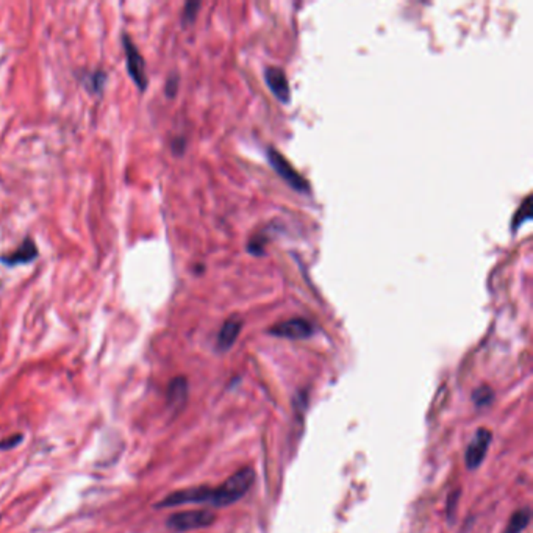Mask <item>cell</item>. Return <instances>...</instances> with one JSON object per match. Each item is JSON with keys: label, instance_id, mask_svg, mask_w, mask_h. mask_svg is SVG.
<instances>
[{"label": "cell", "instance_id": "obj_1", "mask_svg": "<svg viewBox=\"0 0 533 533\" xmlns=\"http://www.w3.org/2000/svg\"><path fill=\"white\" fill-rule=\"evenodd\" d=\"M255 482V472L250 467H242L225 480L221 487L213 488L209 505L216 508H224L237 504L244 497Z\"/></svg>", "mask_w": 533, "mask_h": 533}, {"label": "cell", "instance_id": "obj_2", "mask_svg": "<svg viewBox=\"0 0 533 533\" xmlns=\"http://www.w3.org/2000/svg\"><path fill=\"white\" fill-rule=\"evenodd\" d=\"M214 519V513L208 510H188L169 516L166 526L172 532H188L212 526Z\"/></svg>", "mask_w": 533, "mask_h": 533}, {"label": "cell", "instance_id": "obj_3", "mask_svg": "<svg viewBox=\"0 0 533 533\" xmlns=\"http://www.w3.org/2000/svg\"><path fill=\"white\" fill-rule=\"evenodd\" d=\"M123 46H124V52H125V58H127V72L130 78L133 80V83L138 86V90L141 93L145 91V88L149 85V78L145 76V60L138 51V47L135 46L132 41V38L127 33L123 35Z\"/></svg>", "mask_w": 533, "mask_h": 533}, {"label": "cell", "instance_id": "obj_4", "mask_svg": "<svg viewBox=\"0 0 533 533\" xmlns=\"http://www.w3.org/2000/svg\"><path fill=\"white\" fill-rule=\"evenodd\" d=\"M268 160H269V165L274 167V171H276L294 191L297 192L310 191L309 182H306L304 177L289 165V161L284 155H280L276 149H272V148L268 149Z\"/></svg>", "mask_w": 533, "mask_h": 533}, {"label": "cell", "instance_id": "obj_5", "mask_svg": "<svg viewBox=\"0 0 533 533\" xmlns=\"http://www.w3.org/2000/svg\"><path fill=\"white\" fill-rule=\"evenodd\" d=\"M213 488L209 487H194L171 492L166 499L161 500L155 507L157 508H169V507H179L187 504H209L212 500Z\"/></svg>", "mask_w": 533, "mask_h": 533}, {"label": "cell", "instance_id": "obj_6", "mask_svg": "<svg viewBox=\"0 0 533 533\" xmlns=\"http://www.w3.org/2000/svg\"><path fill=\"white\" fill-rule=\"evenodd\" d=\"M492 440V433L487 429H479L475 432L474 438L471 440L470 446L466 449L465 454V462L466 467L471 471H475L477 467L483 463L485 457H487V452L490 449V444Z\"/></svg>", "mask_w": 533, "mask_h": 533}, {"label": "cell", "instance_id": "obj_7", "mask_svg": "<svg viewBox=\"0 0 533 533\" xmlns=\"http://www.w3.org/2000/svg\"><path fill=\"white\" fill-rule=\"evenodd\" d=\"M314 332L311 322L304 318H293L284 322H279L277 326L269 328V333L279 338L288 339H306L310 338Z\"/></svg>", "mask_w": 533, "mask_h": 533}, {"label": "cell", "instance_id": "obj_8", "mask_svg": "<svg viewBox=\"0 0 533 533\" xmlns=\"http://www.w3.org/2000/svg\"><path fill=\"white\" fill-rule=\"evenodd\" d=\"M38 255H39V252H38L36 242L31 239L30 237H26L18 249L13 250V252H10V254H5V255L0 257V263L13 268V266L31 263L33 260H36Z\"/></svg>", "mask_w": 533, "mask_h": 533}, {"label": "cell", "instance_id": "obj_9", "mask_svg": "<svg viewBox=\"0 0 533 533\" xmlns=\"http://www.w3.org/2000/svg\"><path fill=\"white\" fill-rule=\"evenodd\" d=\"M264 80L272 94L277 97L280 102L288 103L291 99L289 82L285 76V72L279 68H266L264 69Z\"/></svg>", "mask_w": 533, "mask_h": 533}, {"label": "cell", "instance_id": "obj_10", "mask_svg": "<svg viewBox=\"0 0 533 533\" xmlns=\"http://www.w3.org/2000/svg\"><path fill=\"white\" fill-rule=\"evenodd\" d=\"M242 328V321L239 318H230L222 324L216 338V349L219 352H227L237 343Z\"/></svg>", "mask_w": 533, "mask_h": 533}, {"label": "cell", "instance_id": "obj_11", "mask_svg": "<svg viewBox=\"0 0 533 533\" xmlns=\"http://www.w3.org/2000/svg\"><path fill=\"white\" fill-rule=\"evenodd\" d=\"M167 405L171 408H180L188 399V382L185 377H175L167 386Z\"/></svg>", "mask_w": 533, "mask_h": 533}, {"label": "cell", "instance_id": "obj_12", "mask_svg": "<svg viewBox=\"0 0 533 533\" xmlns=\"http://www.w3.org/2000/svg\"><path fill=\"white\" fill-rule=\"evenodd\" d=\"M530 519H532L530 508L529 507L521 508V510L514 512L512 514L510 522H508V526H507L504 533H522L524 530L527 529V526L530 524Z\"/></svg>", "mask_w": 533, "mask_h": 533}, {"label": "cell", "instance_id": "obj_13", "mask_svg": "<svg viewBox=\"0 0 533 533\" xmlns=\"http://www.w3.org/2000/svg\"><path fill=\"white\" fill-rule=\"evenodd\" d=\"M82 82L86 86L88 91H91L94 94H100L103 91L105 82H107V74L103 71H93L88 72L82 77Z\"/></svg>", "mask_w": 533, "mask_h": 533}, {"label": "cell", "instance_id": "obj_14", "mask_svg": "<svg viewBox=\"0 0 533 533\" xmlns=\"http://www.w3.org/2000/svg\"><path fill=\"white\" fill-rule=\"evenodd\" d=\"M532 217V199L530 197H526V200L522 202V205L516 209V213L513 216V230H518L521 225L529 221Z\"/></svg>", "mask_w": 533, "mask_h": 533}, {"label": "cell", "instance_id": "obj_15", "mask_svg": "<svg viewBox=\"0 0 533 533\" xmlns=\"http://www.w3.org/2000/svg\"><path fill=\"white\" fill-rule=\"evenodd\" d=\"M495 399V391L490 386H480L472 393V400L477 407H487Z\"/></svg>", "mask_w": 533, "mask_h": 533}, {"label": "cell", "instance_id": "obj_16", "mask_svg": "<svg viewBox=\"0 0 533 533\" xmlns=\"http://www.w3.org/2000/svg\"><path fill=\"white\" fill-rule=\"evenodd\" d=\"M199 8H200V2H188L187 5H185L183 24H191L194 19H196Z\"/></svg>", "mask_w": 533, "mask_h": 533}, {"label": "cell", "instance_id": "obj_17", "mask_svg": "<svg viewBox=\"0 0 533 533\" xmlns=\"http://www.w3.org/2000/svg\"><path fill=\"white\" fill-rule=\"evenodd\" d=\"M264 244H266V239L263 237H255L250 239L249 242V252L254 254V255H262L263 250H264Z\"/></svg>", "mask_w": 533, "mask_h": 533}, {"label": "cell", "instance_id": "obj_18", "mask_svg": "<svg viewBox=\"0 0 533 533\" xmlns=\"http://www.w3.org/2000/svg\"><path fill=\"white\" fill-rule=\"evenodd\" d=\"M458 499H460V491H454V492H452V495L449 496V499H447L446 512H447V518H449L450 522L454 521V516H455V510H457V502H458Z\"/></svg>", "mask_w": 533, "mask_h": 533}, {"label": "cell", "instance_id": "obj_19", "mask_svg": "<svg viewBox=\"0 0 533 533\" xmlns=\"http://www.w3.org/2000/svg\"><path fill=\"white\" fill-rule=\"evenodd\" d=\"M165 91H166V95L167 97H172L177 94V91H179V76H169L167 80H166V85H165Z\"/></svg>", "mask_w": 533, "mask_h": 533}, {"label": "cell", "instance_id": "obj_20", "mask_svg": "<svg viewBox=\"0 0 533 533\" xmlns=\"http://www.w3.org/2000/svg\"><path fill=\"white\" fill-rule=\"evenodd\" d=\"M22 438H24V436L21 433L19 435H11L10 438L0 441V449H2V450L13 449V447L18 446V444L22 441Z\"/></svg>", "mask_w": 533, "mask_h": 533}, {"label": "cell", "instance_id": "obj_21", "mask_svg": "<svg viewBox=\"0 0 533 533\" xmlns=\"http://www.w3.org/2000/svg\"><path fill=\"white\" fill-rule=\"evenodd\" d=\"M185 148H187V141H185L183 138H177L172 141V150L174 153H183L185 152Z\"/></svg>", "mask_w": 533, "mask_h": 533}]
</instances>
